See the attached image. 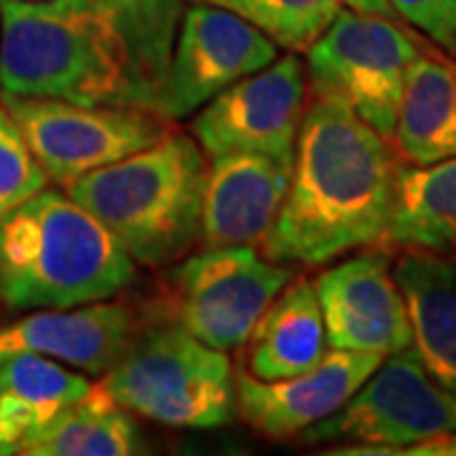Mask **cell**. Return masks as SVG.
Segmentation results:
<instances>
[{
  "label": "cell",
  "instance_id": "cell-26",
  "mask_svg": "<svg viewBox=\"0 0 456 456\" xmlns=\"http://www.w3.org/2000/svg\"><path fill=\"white\" fill-rule=\"evenodd\" d=\"M3 454H11V452H8V449H5V446L0 444V456H3Z\"/></svg>",
  "mask_w": 456,
  "mask_h": 456
},
{
  "label": "cell",
  "instance_id": "cell-21",
  "mask_svg": "<svg viewBox=\"0 0 456 456\" xmlns=\"http://www.w3.org/2000/svg\"><path fill=\"white\" fill-rule=\"evenodd\" d=\"M140 452V431L127 408H122L102 383L18 446L28 456H127Z\"/></svg>",
  "mask_w": 456,
  "mask_h": 456
},
{
  "label": "cell",
  "instance_id": "cell-13",
  "mask_svg": "<svg viewBox=\"0 0 456 456\" xmlns=\"http://www.w3.org/2000/svg\"><path fill=\"white\" fill-rule=\"evenodd\" d=\"M386 355L330 347L312 368L281 380H259L244 368L233 373L236 413L269 441L302 436L310 426L340 411Z\"/></svg>",
  "mask_w": 456,
  "mask_h": 456
},
{
  "label": "cell",
  "instance_id": "cell-8",
  "mask_svg": "<svg viewBox=\"0 0 456 456\" xmlns=\"http://www.w3.org/2000/svg\"><path fill=\"white\" fill-rule=\"evenodd\" d=\"M456 431V393L446 391L426 370L413 347L386 355L347 403L310 426L305 444L353 441L388 446L395 454Z\"/></svg>",
  "mask_w": 456,
  "mask_h": 456
},
{
  "label": "cell",
  "instance_id": "cell-25",
  "mask_svg": "<svg viewBox=\"0 0 456 456\" xmlns=\"http://www.w3.org/2000/svg\"><path fill=\"white\" fill-rule=\"evenodd\" d=\"M347 8H355L362 13H380V16H391V0H342Z\"/></svg>",
  "mask_w": 456,
  "mask_h": 456
},
{
  "label": "cell",
  "instance_id": "cell-16",
  "mask_svg": "<svg viewBox=\"0 0 456 456\" xmlns=\"http://www.w3.org/2000/svg\"><path fill=\"white\" fill-rule=\"evenodd\" d=\"M393 274L406 299L411 347L434 380L456 393V254L401 248Z\"/></svg>",
  "mask_w": 456,
  "mask_h": 456
},
{
  "label": "cell",
  "instance_id": "cell-19",
  "mask_svg": "<svg viewBox=\"0 0 456 456\" xmlns=\"http://www.w3.org/2000/svg\"><path fill=\"white\" fill-rule=\"evenodd\" d=\"M92 388L89 378L41 353H13L0 360V444L18 446L41 431L66 406Z\"/></svg>",
  "mask_w": 456,
  "mask_h": 456
},
{
  "label": "cell",
  "instance_id": "cell-5",
  "mask_svg": "<svg viewBox=\"0 0 456 456\" xmlns=\"http://www.w3.org/2000/svg\"><path fill=\"white\" fill-rule=\"evenodd\" d=\"M99 383L130 413L170 428H213L236 413L226 353L173 322L140 330Z\"/></svg>",
  "mask_w": 456,
  "mask_h": 456
},
{
  "label": "cell",
  "instance_id": "cell-20",
  "mask_svg": "<svg viewBox=\"0 0 456 456\" xmlns=\"http://www.w3.org/2000/svg\"><path fill=\"white\" fill-rule=\"evenodd\" d=\"M383 246L456 254V158L401 167Z\"/></svg>",
  "mask_w": 456,
  "mask_h": 456
},
{
  "label": "cell",
  "instance_id": "cell-22",
  "mask_svg": "<svg viewBox=\"0 0 456 456\" xmlns=\"http://www.w3.org/2000/svg\"><path fill=\"white\" fill-rule=\"evenodd\" d=\"M264 31L287 51H307L342 8V0H206Z\"/></svg>",
  "mask_w": 456,
  "mask_h": 456
},
{
  "label": "cell",
  "instance_id": "cell-12",
  "mask_svg": "<svg viewBox=\"0 0 456 456\" xmlns=\"http://www.w3.org/2000/svg\"><path fill=\"white\" fill-rule=\"evenodd\" d=\"M314 292L330 347L393 355L413 345L388 248L365 246V251L330 266L314 279Z\"/></svg>",
  "mask_w": 456,
  "mask_h": 456
},
{
  "label": "cell",
  "instance_id": "cell-3",
  "mask_svg": "<svg viewBox=\"0 0 456 456\" xmlns=\"http://www.w3.org/2000/svg\"><path fill=\"white\" fill-rule=\"evenodd\" d=\"M134 274L122 241L61 191L44 188L0 221V302L11 310L114 299Z\"/></svg>",
  "mask_w": 456,
  "mask_h": 456
},
{
  "label": "cell",
  "instance_id": "cell-18",
  "mask_svg": "<svg viewBox=\"0 0 456 456\" xmlns=\"http://www.w3.org/2000/svg\"><path fill=\"white\" fill-rule=\"evenodd\" d=\"M325 345V320L314 281L289 279L241 345L239 368L259 380L292 378L322 358Z\"/></svg>",
  "mask_w": 456,
  "mask_h": 456
},
{
  "label": "cell",
  "instance_id": "cell-14",
  "mask_svg": "<svg viewBox=\"0 0 456 456\" xmlns=\"http://www.w3.org/2000/svg\"><path fill=\"white\" fill-rule=\"evenodd\" d=\"M140 332L125 302L41 310L0 330V360L13 353H41L77 370L104 375Z\"/></svg>",
  "mask_w": 456,
  "mask_h": 456
},
{
  "label": "cell",
  "instance_id": "cell-17",
  "mask_svg": "<svg viewBox=\"0 0 456 456\" xmlns=\"http://www.w3.org/2000/svg\"><path fill=\"white\" fill-rule=\"evenodd\" d=\"M391 142L406 165L456 158V61L431 41L408 69Z\"/></svg>",
  "mask_w": 456,
  "mask_h": 456
},
{
  "label": "cell",
  "instance_id": "cell-6",
  "mask_svg": "<svg viewBox=\"0 0 456 456\" xmlns=\"http://www.w3.org/2000/svg\"><path fill=\"white\" fill-rule=\"evenodd\" d=\"M426 44L391 16L340 8L305 51L307 86L312 97L340 102L393 140L408 69Z\"/></svg>",
  "mask_w": 456,
  "mask_h": 456
},
{
  "label": "cell",
  "instance_id": "cell-24",
  "mask_svg": "<svg viewBox=\"0 0 456 456\" xmlns=\"http://www.w3.org/2000/svg\"><path fill=\"white\" fill-rule=\"evenodd\" d=\"M391 11L439 49L456 53V0H391Z\"/></svg>",
  "mask_w": 456,
  "mask_h": 456
},
{
  "label": "cell",
  "instance_id": "cell-15",
  "mask_svg": "<svg viewBox=\"0 0 456 456\" xmlns=\"http://www.w3.org/2000/svg\"><path fill=\"white\" fill-rule=\"evenodd\" d=\"M292 183V163L259 152L213 158L203 198L206 246L261 244Z\"/></svg>",
  "mask_w": 456,
  "mask_h": 456
},
{
  "label": "cell",
  "instance_id": "cell-10",
  "mask_svg": "<svg viewBox=\"0 0 456 456\" xmlns=\"http://www.w3.org/2000/svg\"><path fill=\"white\" fill-rule=\"evenodd\" d=\"M307 89L305 61L289 51L216 94L198 110L191 132L211 158L259 152L294 163L297 137L307 112Z\"/></svg>",
  "mask_w": 456,
  "mask_h": 456
},
{
  "label": "cell",
  "instance_id": "cell-11",
  "mask_svg": "<svg viewBox=\"0 0 456 456\" xmlns=\"http://www.w3.org/2000/svg\"><path fill=\"white\" fill-rule=\"evenodd\" d=\"M277 56V44L254 23L211 3L191 5L180 16L160 114L170 122L188 119Z\"/></svg>",
  "mask_w": 456,
  "mask_h": 456
},
{
  "label": "cell",
  "instance_id": "cell-7",
  "mask_svg": "<svg viewBox=\"0 0 456 456\" xmlns=\"http://www.w3.org/2000/svg\"><path fill=\"white\" fill-rule=\"evenodd\" d=\"M292 272L251 246H208L175 264L163 284L165 320L216 350H239Z\"/></svg>",
  "mask_w": 456,
  "mask_h": 456
},
{
  "label": "cell",
  "instance_id": "cell-23",
  "mask_svg": "<svg viewBox=\"0 0 456 456\" xmlns=\"http://www.w3.org/2000/svg\"><path fill=\"white\" fill-rule=\"evenodd\" d=\"M46 183L49 175L33 158L23 132L8 110L0 107V221L44 191Z\"/></svg>",
  "mask_w": 456,
  "mask_h": 456
},
{
  "label": "cell",
  "instance_id": "cell-4",
  "mask_svg": "<svg viewBox=\"0 0 456 456\" xmlns=\"http://www.w3.org/2000/svg\"><path fill=\"white\" fill-rule=\"evenodd\" d=\"M206 178L200 145L170 130L160 142L86 173L66 191L112 231L134 264L167 266L203 239Z\"/></svg>",
  "mask_w": 456,
  "mask_h": 456
},
{
  "label": "cell",
  "instance_id": "cell-9",
  "mask_svg": "<svg viewBox=\"0 0 456 456\" xmlns=\"http://www.w3.org/2000/svg\"><path fill=\"white\" fill-rule=\"evenodd\" d=\"M33 158L51 180L69 188L99 167L160 142L170 132L163 114L66 99L3 97Z\"/></svg>",
  "mask_w": 456,
  "mask_h": 456
},
{
  "label": "cell",
  "instance_id": "cell-2",
  "mask_svg": "<svg viewBox=\"0 0 456 456\" xmlns=\"http://www.w3.org/2000/svg\"><path fill=\"white\" fill-rule=\"evenodd\" d=\"M401 167L388 137L340 102L314 97L297 137L289 191L261 241L264 256L317 266L383 244Z\"/></svg>",
  "mask_w": 456,
  "mask_h": 456
},
{
  "label": "cell",
  "instance_id": "cell-1",
  "mask_svg": "<svg viewBox=\"0 0 456 456\" xmlns=\"http://www.w3.org/2000/svg\"><path fill=\"white\" fill-rule=\"evenodd\" d=\"M183 0H0V94L160 114Z\"/></svg>",
  "mask_w": 456,
  "mask_h": 456
}]
</instances>
